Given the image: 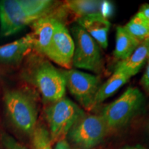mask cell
I'll return each mask as SVG.
<instances>
[{"label":"cell","instance_id":"obj_1","mask_svg":"<svg viewBox=\"0 0 149 149\" xmlns=\"http://www.w3.org/2000/svg\"><path fill=\"white\" fill-rule=\"evenodd\" d=\"M50 0H0V36L19 32L41 17L54 12Z\"/></svg>","mask_w":149,"mask_h":149},{"label":"cell","instance_id":"obj_10","mask_svg":"<svg viewBox=\"0 0 149 149\" xmlns=\"http://www.w3.org/2000/svg\"><path fill=\"white\" fill-rule=\"evenodd\" d=\"M61 19L54 12L41 17L31 24L33 39V49L41 55H45L51 44L58 22Z\"/></svg>","mask_w":149,"mask_h":149},{"label":"cell","instance_id":"obj_20","mask_svg":"<svg viewBox=\"0 0 149 149\" xmlns=\"http://www.w3.org/2000/svg\"><path fill=\"white\" fill-rule=\"evenodd\" d=\"M146 63V68L140 79V85L145 92L149 95V58Z\"/></svg>","mask_w":149,"mask_h":149},{"label":"cell","instance_id":"obj_13","mask_svg":"<svg viewBox=\"0 0 149 149\" xmlns=\"http://www.w3.org/2000/svg\"><path fill=\"white\" fill-rule=\"evenodd\" d=\"M64 7L77 15L78 18L92 15H102L107 18L112 13L111 3L107 1L71 0L66 1Z\"/></svg>","mask_w":149,"mask_h":149},{"label":"cell","instance_id":"obj_8","mask_svg":"<svg viewBox=\"0 0 149 149\" xmlns=\"http://www.w3.org/2000/svg\"><path fill=\"white\" fill-rule=\"evenodd\" d=\"M66 88L85 109L94 108L95 97L101 86L100 77L76 69L61 70Z\"/></svg>","mask_w":149,"mask_h":149},{"label":"cell","instance_id":"obj_12","mask_svg":"<svg viewBox=\"0 0 149 149\" xmlns=\"http://www.w3.org/2000/svg\"><path fill=\"white\" fill-rule=\"evenodd\" d=\"M33 48V39L31 33L14 42L0 46V62L17 64Z\"/></svg>","mask_w":149,"mask_h":149},{"label":"cell","instance_id":"obj_7","mask_svg":"<svg viewBox=\"0 0 149 149\" xmlns=\"http://www.w3.org/2000/svg\"><path fill=\"white\" fill-rule=\"evenodd\" d=\"M109 130L100 115L85 113L74 123L67 135L79 149H93L102 142Z\"/></svg>","mask_w":149,"mask_h":149},{"label":"cell","instance_id":"obj_24","mask_svg":"<svg viewBox=\"0 0 149 149\" xmlns=\"http://www.w3.org/2000/svg\"><path fill=\"white\" fill-rule=\"evenodd\" d=\"M147 129H148V131L149 133V122L148 123V125H147Z\"/></svg>","mask_w":149,"mask_h":149},{"label":"cell","instance_id":"obj_21","mask_svg":"<svg viewBox=\"0 0 149 149\" xmlns=\"http://www.w3.org/2000/svg\"><path fill=\"white\" fill-rule=\"evenodd\" d=\"M137 14L143 18L149 24V4L144 3L141 5Z\"/></svg>","mask_w":149,"mask_h":149},{"label":"cell","instance_id":"obj_14","mask_svg":"<svg viewBox=\"0 0 149 149\" xmlns=\"http://www.w3.org/2000/svg\"><path fill=\"white\" fill-rule=\"evenodd\" d=\"M149 58V38L140 42L128 58L120 61L115 68V70L124 71L130 77L138 73Z\"/></svg>","mask_w":149,"mask_h":149},{"label":"cell","instance_id":"obj_25","mask_svg":"<svg viewBox=\"0 0 149 149\" xmlns=\"http://www.w3.org/2000/svg\"><path fill=\"white\" fill-rule=\"evenodd\" d=\"M0 149H1V148H0Z\"/></svg>","mask_w":149,"mask_h":149},{"label":"cell","instance_id":"obj_23","mask_svg":"<svg viewBox=\"0 0 149 149\" xmlns=\"http://www.w3.org/2000/svg\"><path fill=\"white\" fill-rule=\"evenodd\" d=\"M120 149H147L146 148H145L143 146L139 144H137V145H133V146H126L123 147V148H120Z\"/></svg>","mask_w":149,"mask_h":149},{"label":"cell","instance_id":"obj_2","mask_svg":"<svg viewBox=\"0 0 149 149\" xmlns=\"http://www.w3.org/2000/svg\"><path fill=\"white\" fill-rule=\"evenodd\" d=\"M3 100L7 115L13 125L31 137L37 125L38 114L34 96L28 91L15 89L7 91Z\"/></svg>","mask_w":149,"mask_h":149},{"label":"cell","instance_id":"obj_9","mask_svg":"<svg viewBox=\"0 0 149 149\" xmlns=\"http://www.w3.org/2000/svg\"><path fill=\"white\" fill-rule=\"evenodd\" d=\"M74 44L72 35L62 21L56 26L55 33L46 56L67 70L72 66Z\"/></svg>","mask_w":149,"mask_h":149},{"label":"cell","instance_id":"obj_16","mask_svg":"<svg viewBox=\"0 0 149 149\" xmlns=\"http://www.w3.org/2000/svg\"><path fill=\"white\" fill-rule=\"evenodd\" d=\"M139 44L140 42L131 36L124 26H117L113 55L120 61L125 60L132 55Z\"/></svg>","mask_w":149,"mask_h":149},{"label":"cell","instance_id":"obj_3","mask_svg":"<svg viewBox=\"0 0 149 149\" xmlns=\"http://www.w3.org/2000/svg\"><path fill=\"white\" fill-rule=\"evenodd\" d=\"M144 104V96L138 88L130 86L118 99L104 106L99 115L109 130L125 126L139 113Z\"/></svg>","mask_w":149,"mask_h":149},{"label":"cell","instance_id":"obj_5","mask_svg":"<svg viewBox=\"0 0 149 149\" xmlns=\"http://www.w3.org/2000/svg\"><path fill=\"white\" fill-rule=\"evenodd\" d=\"M85 113L77 104L66 97L48 104L44 114L52 141L64 139L74 123Z\"/></svg>","mask_w":149,"mask_h":149},{"label":"cell","instance_id":"obj_11","mask_svg":"<svg viewBox=\"0 0 149 149\" xmlns=\"http://www.w3.org/2000/svg\"><path fill=\"white\" fill-rule=\"evenodd\" d=\"M77 24L91 35L99 46L106 49L108 47V35L111 24L102 15H92L77 18Z\"/></svg>","mask_w":149,"mask_h":149},{"label":"cell","instance_id":"obj_17","mask_svg":"<svg viewBox=\"0 0 149 149\" xmlns=\"http://www.w3.org/2000/svg\"><path fill=\"white\" fill-rule=\"evenodd\" d=\"M124 28L131 36L140 42L149 38V24L137 13Z\"/></svg>","mask_w":149,"mask_h":149},{"label":"cell","instance_id":"obj_18","mask_svg":"<svg viewBox=\"0 0 149 149\" xmlns=\"http://www.w3.org/2000/svg\"><path fill=\"white\" fill-rule=\"evenodd\" d=\"M31 137L33 149H52L51 135L44 126L37 125Z\"/></svg>","mask_w":149,"mask_h":149},{"label":"cell","instance_id":"obj_6","mask_svg":"<svg viewBox=\"0 0 149 149\" xmlns=\"http://www.w3.org/2000/svg\"><path fill=\"white\" fill-rule=\"evenodd\" d=\"M74 44L72 65L77 68L100 72L103 68V58L100 46L79 24L70 28Z\"/></svg>","mask_w":149,"mask_h":149},{"label":"cell","instance_id":"obj_22","mask_svg":"<svg viewBox=\"0 0 149 149\" xmlns=\"http://www.w3.org/2000/svg\"><path fill=\"white\" fill-rule=\"evenodd\" d=\"M54 149H72L66 139H61L57 141Z\"/></svg>","mask_w":149,"mask_h":149},{"label":"cell","instance_id":"obj_19","mask_svg":"<svg viewBox=\"0 0 149 149\" xmlns=\"http://www.w3.org/2000/svg\"><path fill=\"white\" fill-rule=\"evenodd\" d=\"M1 142L6 149H27L7 134H3L1 136Z\"/></svg>","mask_w":149,"mask_h":149},{"label":"cell","instance_id":"obj_4","mask_svg":"<svg viewBox=\"0 0 149 149\" xmlns=\"http://www.w3.org/2000/svg\"><path fill=\"white\" fill-rule=\"evenodd\" d=\"M28 74V81L38 89L44 102L51 104L65 97L66 82L62 72L48 61H37Z\"/></svg>","mask_w":149,"mask_h":149},{"label":"cell","instance_id":"obj_15","mask_svg":"<svg viewBox=\"0 0 149 149\" xmlns=\"http://www.w3.org/2000/svg\"><path fill=\"white\" fill-rule=\"evenodd\" d=\"M131 77L124 71L114 70V72L106 82L101 84L95 97L94 108L114 95L123 85L129 81Z\"/></svg>","mask_w":149,"mask_h":149}]
</instances>
